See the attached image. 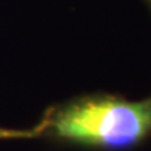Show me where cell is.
<instances>
[{"instance_id":"1","label":"cell","mask_w":151,"mask_h":151,"mask_svg":"<svg viewBox=\"0 0 151 151\" xmlns=\"http://www.w3.org/2000/svg\"><path fill=\"white\" fill-rule=\"evenodd\" d=\"M45 123L56 137L74 144L129 148L151 134V97L143 101L86 97L53 112Z\"/></svg>"},{"instance_id":"2","label":"cell","mask_w":151,"mask_h":151,"mask_svg":"<svg viewBox=\"0 0 151 151\" xmlns=\"http://www.w3.org/2000/svg\"><path fill=\"white\" fill-rule=\"evenodd\" d=\"M46 130V123L43 120L41 126H38L35 129L29 130H17V129H4L0 127V139H29V137H35L39 136Z\"/></svg>"},{"instance_id":"3","label":"cell","mask_w":151,"mask_h":151,"mask_svg":"<svg viewBox=\"0 0 151 151\" xmlns=\"http://www.w3.org/2000/svg\"><path fill=\"white\" fill-rule=\"evenodd\" d=\"M148 3H150V6H151V0H148Z\"/></svg>"}]
</instances>
